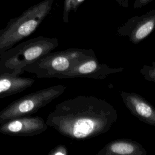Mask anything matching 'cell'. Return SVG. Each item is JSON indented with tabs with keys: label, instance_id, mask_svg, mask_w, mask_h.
Instances as JSON below:
<instances>
[{
	"label": "cell",
	"instance_id": "obj_1",
	"mask_svg": "<svg viewBox=\"0 0 155 155\" xmlns=\"http://www.w3.org/2000/svg\"><path fill=\"white\" fill-rule=\"evenodd\" d=\"M117 119V110L107 101L78 96L58 104L45 122L65 137L87 139L108 131Z\"/></svg>",
	"mask_w": 155,
	"mask_h": 155
},
{
	"label": "cell",
	"instance_id": "obj_2",
	"mask_svg": "<svg viewBox=\"0 0 155 155\" xmlns=\"http://www.w3.org/2000/svg\"><path fill=\"white\" fill-rule=\"evenodd\" d=\"M59 45L56 38L39 36L20 42L0 54V73L22 74L23 69Z\"/></svg>",
	"mask_w": 155,
	"mask_h": 155
},
{
	"label": "cell",
	"instance_id": "obj_3",
	"mask_svg": "<svg viewBox=\"0 0 155 155\" xmlns=\"http://www.w3.org/2000/svg\"><path fill=\"white\" fill-rule=\"evenodd\" d=\"M96 58L92 49L71 48L49 52L24 68L38 78L66 79L69 71L80 62Z\"/></svg>",
	"mask_w": 155,
	"mask_h": 155
},
{
	"label": "cell",
	"instance_id": "obj_4",
	"mask_svg": "<svg viewBox=\"0 0 155 155\" xmlns=\"http://www.w3.org/2000/svg\"><path fill=\"white\" fill-rule=\"evenodd\" d=\"M54 0H44L9 21L0 29V54L31 35L45 19Z\"/></svg>",
	"mask_w": 155,
	"mask_h": 155
},
{
	"label": "cell",
	"instance_id": "obj_5",
	"mask_svg": "<svg viewBox=\"0 0 155 155\" xmlns=\"http://www.w3.org/2000/svg\"><path fill=\"white\" fill-rule=\"evenodd\" d=\"M66 89L63 85L47 87L13 101L0 111V124L14 118L30 116L60 96Z\"/></svg>",
	"mask_w": 155,
	"mask_h": 155
},
{
	"label": "cell",
	"instance_id": "obj_6",
	"mask_svg": "<svg viewBox=\"0 0 155 155\" xmlns=\"http://www.w3.org/2000/svg\"><path fill=\"white\" fill-rule=\"evenodd\" d=\"M155 29V8L140 16L130 18L117 28L119 36L128 37L134 44H137L148 37Z\"/></svg>",
	"mask_w": 155,
	"mask_h": 155
},
{
	"label": "cell",
	"instance_id": "obj_7",
	"mask_svg": "<svg viewBox=\"0 0 155 155\" xmlns=\"http://www.w3.org/2000/svg\"><path fill=\"white\" fill-rule=\"evenodd\" d=\"M48 127L41 117L21 116L0 124V133L8 136L32 137L44 132Z\"/></svg>",
	"mask_w": 155,
	"mask_h": 155
},
{
	"label": "cell",
	"instance_id": "obj_8",
	"mask_svg": "<svg viewBox=\"0 0 155 155\" xmlns=\"http://www.w3.org/2000/svg\"><path fill=\"white\" fill-rule=\"evenodd\" d=\"M123 67H110L104 63H100L97 58L82 61L73 67L68 73L66 79L88 78L104 79L110 74L123 71Z\"/></svg>",
	"mask_w": 155,
	"mask_h": 155
},
{
	"label": "cell",
	"instance_id": "obj_9",
	"mask_svg": "<svg viewBox=\"0 0 155 155\" xmlns=\"http://www.w3.org/2000/svg\"><path fill=\"white\" fill-rule=\"evenodd\" d=\"M120 96L130 112L141 122L155 127V107L135 92L122 91Z\"/></svg>",
	"mask_w": 155,
	"mask_h": 155
},
{
	"label": "cell",
	"instance_id": "obj_10",
	"mask_svg": "<svg viewBox=\"0 0 155 155\" xmlns=\"http://www.w3.org/2000/svg\"><path fill=\"white\" fill-rule=\"evenodd\" d=\"M147 151L138 142L130 139H114L107 143L97 155H147Z\"/></svg>",
	"mask_w": 155,
	"mask_h": 155
},
{
	"label": "cell",
	"instance_id": "obj_11",
	"mask_svg": "<svg viewBox=\"0 0 155 155\" xmlns=\"http://www.w3.org/2000/svg\"><path fill=\"white\" fill-rule=\"evenodd\" d=\"M35 82L34 79L9 73H0V99L22 92Z\"/></svg>",
	"mask_w": 155,
	"mask_h": 155
},
{
	"label": "cell",
	"instance_id": "obj_12",
	"mask_svg": "<svg viewBox=\"0 0 155 155\" xmlns=\"http://www.w3.org/2000/svg\"><path fill=\"white\" fill-rule=\"evenodd\" d=\"M85 0H64L63 10V21L68 22V16L71 11L76 12L80 6Z\"/></svg>",
	"mask_w": 155,
	"mask_h": 155
},
{
	"label": "cell",
	"instance_id": "obj_13",
	"mask_svg": "<svg viewBox=\"0 0 155 155\" xmlns=\"http://www.w3.org/2000/svg\"><path fill=\"white\" fill-rule=\"evenodd\" d=\"M140 73L144 79L155 82V62L153 61L150 65H143L140 70Z\"/></svg>",
	"mask_w": 155,
	"mask_h": 155
},
{
	"label": "cell",
	"instance_id": "obj_14",
	"mask_svg": "<svg viewBox=\"0 0 155 155\" xmlns=\"http://www.w3.org/2000/svg\"><path fill=\"white\" fill-rule=\"evenodd\" d=\"M68 150L65 146L60 144L51 149L48 153V155H67Z\"/></svg>",
	"mask_w": 155,
	"mask_h": 155
},
{
	"label": "cell",
	"instance_id": "obj_15",
	"mask_svg": "<svg viewBox=\"0 0 155 155\" xmlns=\"http://www.w3.org/2000/svg\"><path fill=\"white\" fill-rule=\"evenodd\" d=\"M153 0H135L133 4V8L134 9L140 8L151 2Z\"/></svg>",
	"mask_w": 155,
	"mask_h": 155
},
{
	"label": "cell",
	"instance_id": "obj_16",
	"mask_svg": "<svg viewBox=\"0 0 155 155\" xmlns=\"http://www.w3.org/2000/svg\"><path fill=\"white\" fill-rule=\"evenodd\" d=\"M120 6L124 7V8H127L128 7V1L129 0H114Z\"/></svg>",
	"mask_w": 155,
	"mask_h": 155
}]
</instances>
